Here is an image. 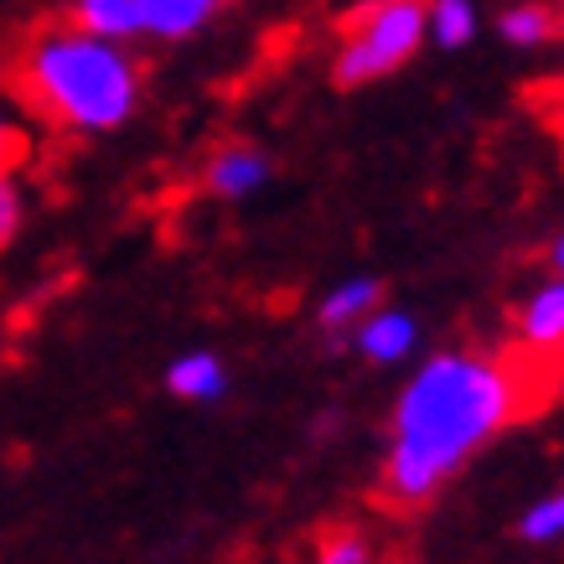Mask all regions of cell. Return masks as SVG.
Returning a JSON list of instances; mask_svg holds the SVG:
<instances>
[{"label":"cell","mask_w":564,"mask_h":564,"mask_svg":"<svg viewBox=\"0 0 564 564\" xmlns=\"http://www.w3.org/2000/svg\"><path fill=\"white\" fill-rule=\"evenodd\" d=\"M21 213H26V197H21V182L11 172H0V249L17 239Z\"/></svg>","instance_id":"cell-14"},{"label":"cell","mask_w":564,"mask_h":564,"mask_svg":"<svg viewBox=\"0 0 564 564\" xmlns=\"http://www.w3.org/2000/svg\"><path fill=\"white\" fill-rule=\"evenodd\" d=\"M518 343L529 352H564V274L544 280L539 291L518 306Z\"/></svg>","instance_id":"cell-5"},{"label":"cell","mask_w":564,"mask_h":564,"mask_svg":"<svg viewBox=\"0 0 564 564\" xmlns=\"http://www.w3.org/2000/svg\"><path fill=\"white\" fill-rule=\"evenodd\" d=\"M425 26L445 52L466 47L477 36V0H425Z\"/></svg>","instance_id":"cell-9"},{"label":"cell","mask_w":564,"mask_h":564,"mask_svg":"<svg viewBox=\"0 0 564 564\" xmlns=\"http://www.w3.org/2000/svg\"><path fill=\"white\" fill-rule=\"evenodd\" d=\"M203 6H207V11H218V6H223V0H203Z\"/></svg>","instance_id":"cell-17"},{"label":"cell","mask_w":564,"mask_h":564,"mask_svg":"<svg viewBox=\"0 0 564 564\" xmlns=\"http://www.w3.org/2000/svg\"><path fill=\"white\" fill-rule=\"evenodd\" d=\"M549 259H554V274H564V234L554 239V249H549Z\"/></svg>","instance_id":"cell-16"},{"label":"cell","mask_w":564,"mask_h":564,"mask_svg":"<svg viewBox=\"0 0 564 564\" xmlns=\"http://www.w3.org/2000/svg\"><path fill=\"white\" fill-rule=\"evenodd\" d=\"M420 343V322H414L410 311L399 306H373L352 326V347H358L362 358L373 362V368H393V362H404Z\"/></svg>","instance_id":"cell-4"},{"label":"cell","mask_w":564,"mask_h":564,"mask_svg":"<svg viewBox=\"0 0 564 564\" xmlns=\"http://www.w3.org/2000/svg\"><path fill=\"white\" fill-rule=\"evenodd\" d=\"M270 182V155L254 151V145H223L213 161H207V192L213 197H254L259 187Z\"/></svg>","instance_id":"cell-6"},{"label":"cell","mask_w":564,"mask_h":564,"mask_svg":"<svg viewBox=\"0 0 564 564\" xmlns=\"http://www.w3.org/2000/svg\"><path fill=\"white\" fill-rule=\"evenodd\" d=\"M26 84L52 120L84 135L120 130L140 104V73L120 52L115 36H99L88 26L47 32L26 57Z\"/></svg>","instance_id":"cell-2"},{"label":"cell","mask_w":564,"mask_h":564,"mask_svg":"<svg viewBox=\"0 0 564 564\" xmlns=\"http://www.w3.org/2000/svg\"><path fill=\"white\" fill-rule=\"evenodd\" d=\"M316 564H373V544L352 529H337L316 544Z\"/></svg>","instance_id":"cell-13"},{"label":"cell","mask_w":564,"mask_h":564,"mask_svg":"<svg viewBox=\"0 0 564 564\" xmlns=\"http://www.w3.org/2000/svg\"><path fill=\"white\" fill-rule=\"evenodd\" d=\"M518 373L492 352H435L393 399L383 487L393 502L420 508L456 477L497 430L518 420Z\"/></svg>","instance_id":"cell-1"},{"label":"cell","mask_w":564,"mask_h":564,"mask_svg":"<svg viewBox=\"0 0 564 564\" xmlns=\"http://www.w3.org/2000/svg\"><path fill=\"white\" fill-rule=\"evenodd\" d=\"M378 301H383V285H378L373 274L337 280V285L316 301V326H322V332H332V337H337V332H352V326H358L362 316L378 306Z\"/></svg>","instance_id":"cell-8"},{"label":"cell","mask_w":564,"mask_h":564,"mask_svg":"<svg viewBox=\"0 0 564 564\" xmlns=\"http://www.w3.org/2000/svg\"><path fill=\"white\" fill-rule=\"evenodd\" d=\"M430 42V26H425V0H378L368 6L352 32H347L343 52H337V84L343 88H362V84H378L410 63L414 52Z\"/></svg>","instance_id":"cell-3"},{"label":"cell","mask_w":564,"mask_h":564,"mask_svg":"<svg viewBox=\"0 0 564 564\" xmlns=\"http://www.w3.org/2000/svg\"><path fill=\"white\" fill-rule=\"evenodd\" d=\"M166 389L176 399H187V404H213L228 393V362L218 352H207V347H192L182 358H172L166 368Z\"/></svg>","instance_id":"cell-7"},{"label":"cell","mask_w":564,"mask_h":564,"mask_svg":"<svg viewBox=\"0 0 564 564\" xmlns=\"http://www.w3.org/2000/svg\"><path fill=\"white\" fill-rule=\"evenodd\" d=\"M497 32L502 42H513V47H544L549 36L560 32V17L549 11V6H508L502 17H497Z\"/></svg>","instance_id":"cell-10"},{"label":"cell","mask_w":564,"mask_h":564,"mask_svg":"<svg viewBox=\"0 0 564 564\" xmlns=\"http://www.w3.org/2000/svg\"><path fill=\"white\" fill-rule=\"evenodd\" d=\"M11 145H17V130H11V120L0 115V172H6V155H11Z\"/></svg>","instance_id":"cell-15"},{"label":"cell","mask_w":564,"mask_h":564,"mask_svg":"<svg viewBox=\"0 0 564 564\" xmlns=\"http://www.w3.org/2000/svg\"><path fill=\"white\" fill-rule=\"evenodd\" d=\"M518 539H523V544H560L564 539V487L560 492H544L533 508H523Z\"/></svg>","instance_id":"cell-12"},{"label":"cell","mask_w":564,"mask_h":564,"mask_svg":"<svg viewBox=\"0 0 564 564\" xmlns=\"http://www.w3.org/2000/svg\"><path fill=\"white\" fill-rule=\"evenodd\" d=\"M78 26L99 36H140V0H78Z\"/></svg>","instance_id":"cell-11"}]
</instances>
